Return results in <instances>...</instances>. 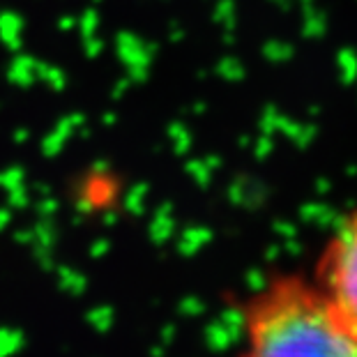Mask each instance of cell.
Segmentation results:
<instances>
[{
	"instance_id": "cell-2",
	"label": "cell",
	"mask_w": 357,
	"mask_h": 357,
	"mask_svg": "<svg viewBox=\"0 0 357 357\" xmlns=\"http://www.w3.org/2000/svg\"><path fill=\"white\" fill-rule=\"evenodd\" d=\"M313 284L332 309L357 330V208L341 219L318 256Z\"/></svg>"
},
{
	"instance_id": "cell-1",
	"label": "cell",
	"mask_w": 357,
	"mask_h": 357,
	"mask_svg": "<svg viewBox=\"0 0 357 357\" xmlns=\"http://www.w3.org/2000/svg\"><path fill=\"white\" fill-rule=\"evenodd\" d=\"M240 323V357H357V330L302 275L272 277L242 304Z\"/></svg>"
}]
</instances>
